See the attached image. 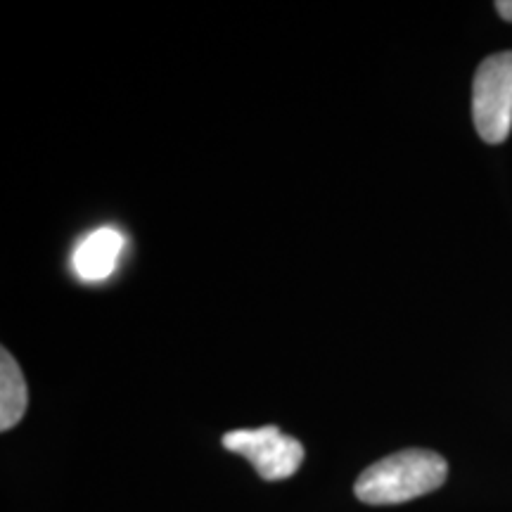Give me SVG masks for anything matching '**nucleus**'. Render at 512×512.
Instances as JSON below:
<instances>
[{
    "label": "nucleus",
    "mask_w": 512,
    "mask_h": 512,
    "mask_svg": "<svg viewBox=\"0 0 512 512\" xmlns=\"http://www.w3.org/2000/svg\"><path fill=\"white\" fill-rule=\"evenodd\" d=\"M448 477L446 460L425 448H406L377 460L358 477L356 496L368 505H399L437 491Z\"/></svg>",
    "instance_id": "nucleus-1"
},
{
    "label": "nucleus",
    "mask_w": 512,
    "mask_h": 512,
    "mask_svg": "<svg viewBox=\"0 0 512 512\" xmlns=\"http://www.w3.org/2000/svg\"><path fill=\"white\" fill-rule=\"evenodd\" d=\"M223 448L230 453L245 456L256 475L266 482H280L297 475L304 460V446L297 439L287 437L275 425L259 430H235L223 437Z\"/></svg>",
    "instance_id": "nucleus-3"
},
{
    "label": "nucleus",
    "mask_w": 512,
    "mask_h": 512,
    "mask_svg": "<svg viewBox=\"0 0 512 512\" xmlns=\"http://www.w3.org/2000/svg\"><path fill=\"white\" fill-rule=\"evenodd\" d=\"M472 119L479 138L505 143L512 131V50L486 57L472 83Z\"/></svg>",
    "instance_id": "nucleus-2"
},
{
    "label": "nucleus",
    "mask_w": 512,
    "mask_h": 512,
    "mask_svg": "<svg viewBox=\"0 0 512 512\" xmlns=\"http://www.w3.org/2000/svg\"><path fill=\"white\" fill-rule=\"evenodd\" d=\"M29 406V389L22 368L8 349L0 354V430L8 432L24 418Z\"/></svg>",
    "instance_id": "nucleus-5"
},
{
    "label": "nucleus",
    "mask_w": 512,
    "mask_h": 512,
    "mask_svg": "<svg viewBox=\"0 0 512 512\" xmlns=\"http://www.w3.org/2000/svg\"><path fill=\"white\" fill-rule=\"evenodd\" d=\"M124 249V235L114 228H100L95 233L86 235L74 249L72 266L76 275L88 283L95 280L110 278L114 268H117L119 254Z\"/></svg>",
    "instance_id": "nucleus-4"
},
{
    "label": "nucleus",
    "mask_w": 512,
    "mask_h": 512,
    "mask_svg": "<svg viewBox=\"0 0 512 512\" xmlns=\"http://www.w3.org/2000/svg\"><path fill=\"white\" fill-rule=\"evenodd\" d=\"M496 10H498V15H501L503 19H508V22H512V0H498Z\"/></svg>",
    "instance_id": "nucleus-6"
}]
</instances>
